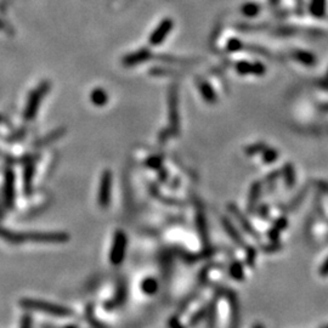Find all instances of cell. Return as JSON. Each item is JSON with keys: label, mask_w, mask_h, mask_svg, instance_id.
<instances>
[{"label": "cell", "mask_w": 328, "mask_h": 328, "mask_svg": "<svg viewBox=\"0 0 328 328\" xmlns=\"http://www.w3.org/2000/svg\"><path fill=\"white\" fill-rule=\"evenodd\" d=\"M21 304L23 308L31 309V310L42 311V313L50 314L56 317H70L72 315V310L65 308V306L53 304L49 302H43V300H34V299H24L22 300Z\"/></svg>", "instance_id": "obj_1"}, {"label": "cell", "mask_w": 328, "mask_h": 328, "mask_svg": "<svg viewBox=\"0 0 328 328\" xmlns=\"http://www.w3.org/2000/svg\"><path fill=\"white\" fill-rule=\"evenodd\" d=\"M18 243L24 241L44 243H65L70 241V235L66 232H35V234L20 235L17 234Z\"/></svg>", "instance_id": "obj_2"}, {"label": "cell", "mask_w": 328, "mask_h": 328, "mask_svg": "<svg viewBox=\"0 0 328 328\" xmlns=\"http://www.w3.org/2000/svg\"><path fill=\"white\" fill-rule=\"evenodd\" d=\"M128 237L124 231L118 230L114 234L113 243H112V249L109 253V260L113 265H120L125 258V251H127Z\"/></svg>", "instance_id": "obj_3"}, {"label": "cell", "mask_w": 328, "mask_h": 328, "mask_svg": "<svg viewBox=\"0 0 328 328\" xmlns=\"http://www.w3.org/2000/svg\"><path fill=\"white\" fill-rule=\"evenodd\" d=\"M112 195V173L111 170L106 169L101 175L100 185H98L97 192V203L102 209H106L111 203Z\"/></svg>", "instance_id": "obj_4"}, {"label": "cell", "mask_w": 328, "mask_h": 328, "mask_svg": "<svg viewBox=\"0 0 328 328\" xmlns=\"http://www.w3.org/2000/svg\"><path fill=\"white\" fill-rule=\"evenodd\" d=\"M174 27V22L171 18H164V20L156 27L155 31L152 32L151 37H150L149 42L152 46H158L164 42L166 37L169 35V33L171 32Z\"/></svg>", "instance_id": "obj_5"}, {"label": "cell", "mask_w": 328, "mask_h": 328, "mask_svg": "<svg viewBox=\"0 0 328 328\" xmlns=\"http://www.w3.org/2000/svg\"><path fill=\"white\" fill-rule=\"evenodd\" d=\"M49 87H50V84H49L48 82H45V83L40 84L39 87H38L37 90L33 91V94L31 95V98H29L28 106H27V109H26L27 118H33V117L35 116V113H37V111H38V107H39L40 101H42V98L45 96L46 92L49 91Z\"/></svg>", "instance_id": "obj_6"}, {"label": "cell", "mask_w": 328, "mask_h": 328, "mask_svg": "<svg viewBox=\"0 0 328 328\" xmlns=\"http://www.w3.org/2000/svg\"><path fill=\"white\" fill-rule=\"evenodd\" d=\"M179 96H177L176 87H170L169 94V120H170V130L174 133L179 130Z\"/></svg>", "instance_id": "obj_7"}, {"label": "cell", "mask_w": 328, "mask_h": 328, "mask_svg": "<svg viewBox=\"0 0 328 328\" xmlns=\"http://www.w3.org/2000/svg\"><path fill=\"white\" fill-rule=\"evenodd\" d=\"M152 53L150 49L147 48H141L139 50L134 51V53L125 55L122 60V64L124 67H135V66L141 65L142 62L147 61L149 59H151Z\"/></svg>", "instance_id": "obj_8"}, {"label": "cell", "mask_w": 328, "mask_h": 328, "mask_svg": "<svg viewBox=\"0 0 328 328\" xmlns=\"http://www.w3.org/2000/svg\"><path fill=\"white\" fill-rule=\"evenodd\" d=\"M229 210H230V213H231V214L237 219V221H239V223H240V225L242 226V229L245 230V231L247 232L248 235H250V236L254 237V239H255V240H259L260 235L258 234V231H256V230L254 229V226L251 225L250 221L245 217V214H243V213L241 212L240 208L237 207L236 204L230 203L229 204Z\"/></svg>", "instance_id": "obj_9"}, {"label": "cell", "mask_w": 328, "mask_h": 328, "mask_svg": "<svg viewBox=\"0 0 328 328\" xmlns=\"http://www.w3.org/2000/svg\"><path fill=\"white\" fill-rule=\"evenodd\" d=\"M311 239L315 241H324L328 239V220L326 218L324 219H315L313 223L310 224L309 228Z\"/></svg>", "instance_id": "obj_10"}, {"label": "cell", "mask_w": 328, "mask_h": 328, "mask_svg": "<svg viewBox=\"0 0 328 328\" xmlns=\"http://www.w3.org/2000/svg\"><path fill=\"white\" fill-rule=\"evenodd\" d=\"M221 223H223V226H224V229H225V231L228 232V235L231 237L232 241H234L235 243H237V245H239L240 247H242L245 250H247L248 248H249V246L245 242V240L242 239V236L240 235V232L237 231V229H235V226L232 225L231 221H230L229 219L223 218L221 219Z\"/></svg>", "instance_id": "obj_11"}, {"label": "cell", "mask_w": 328, "mask_h": 328, "mask_svg": "<svg viewBox=\"0 0 328 328\" xmlns=\"http://www.w3.org/2000/svg\"><path fill=\"white\" fill-rule=\"evenodd\" d=\"M226 297H228L230 303V311H231V327L230 328H239V302H237L236 295L231 291H226Z\"/></svg>", "instance_id": "obj_12"}, {"label": "cell", "mask_w": 328, "mask_h": 328, "mask_svg": "<svg viewBox=\"0 0 328 328\" xmlns=\"http://www.w3.org/2000/svg\"><path fill=\"white\" fill-rule=\"evenodd\" d=\"M236 71L240 75H261L264 72V67L260 64L241 61L236 65Z\"/></svg>", "instance_id": "obj_13"}, {"label": "cell", "mask_w": 328, "mask_h": 328, "mask_svg": "<svg viewBox=\"0 0 328 328\" xmlns=\"http://www.w3.org/2000/svg\"><path fill=\"white\" fill-rule=\"evenodd\" d=\"M261 190H262L261 182L256 181L251 185L249 190V196H248V204H247V209L249 213H254V209H256V203H258L259 197H260Z\"/></svg>", "instance_id": "obj_14"}, {"label": "cell", "mask_w": 328, "mask_h": 328, "mask_svg": "<svg viewBox=\"0 0 328 328\" xmlns=\"http://www.w3.org/2000/svg\"><path fill=\"white\" fill-rule=\"evenodd\" d=\"M196 223H197V228H198V232L199 236H201L202 242H203L204 246L208 247V230H207V220L204 218V213L201 208H198L196 214Z\"/></svg>", "instance_id": "obj_15"}, {"label": "cell", "mask_w": 328, "mask_h": 328, "mask_svg": "<svg viewBox=\"0 0 328 328\" xmlns=\"http://www.w3.org/2000/svg\"><path fill=\"white\" fill-rule=\"evenodd\" d=\"M90 100H91L92 105L96 107H102V106L107 105L108 102V95L105 89L102 87H95L90 94Z\"/></svg>", "instance_id": "obj_16"}, {"label": "cell", "mask_w": 328, "mask_h": 328, "mask_svg": "<svg viewBox=\"0 0 328 328\" xmlns=\"http://www.w3.org/2000/svg\"><path fill=\"white\" fill-rule=\"evenodd\" d=\"M199 91H201L202 97H203L208 103H215L217 95H215L213 87L210 86L207 82H201V83H199Z\"/></svg>", "instance_id": "obj_17"}, {"label": "cell", "mask_w": 328, "mask_h": 328, "mask_svg": "<svg viewBox=\"0 0 328 328\" xmlns=\"http://www.w3.org/2000/svg\"><path fill=\"white\" fill-rule=\"evenodd\" d=\"M230 275L234 280L236 281H243L246 278V273H245V267H243L242 262L239 260L232 261V264L230 265Z\"/></svg>", "instance_id": "obj_18"}, {"label": "cell", "mask_w": 328, "mask_h": 328, "mask_svg": "<svg viewBox=\"0 0 328 328\" xmlns=\"http://www.w3.org/2000/svg\"><path fill=\"white\" fill-rule=\"evenodd\" d=\"M141 289L145 294L147 295H153L157 293L158 291V282L156 278L149 277L144 281L141 284Z\"/></svg>", "instance_id": "obj_19"}, {"label": "cell", "mask_w": 328, "mask_h": 328, "mask_svg": "<svg viewBox=\"0 0 328 328\" xmlns=\"http://www.w3.org/2000/svg\"><path fill=\"white\" fill-rule=\"evenodd\" d=\"M65 133H66V130L64 129V128L55 130L51 134H49V135L44 139L43 142H40V145H42V146H45V145L50 144V142H54L55 140H57V139L62 138V136L65 135Z\"/></svg>", "instance_id": "obj_20"}, {"label": "cell", "mask_w": 328, "mask_h": 328, "mask_svg": "<svg viewBox=\"0 0 328 328\" xmlns=\"http://www.w3.org/2000/svg\"><path fill=\"white\" fill-rule=\"evenodd\" d=\"M261 153H262V161H264V163L275 162L276 158H277V156H278L277 152H276V150L265 149Z\"/></svg>", "instance_id": "obj_21"}, {"label": "cell", "mask_w": 328, "mask_h": 328, "mask_svg": "<svg viewBox=\"0 0 328 328\" xmlns=\"http://www.w3.org/2000/svg\"><path fill=\"white\" fill-rule=\"evenodd\" d=\"M146 165L151 169H156V170H160L161 166H162V158L158 157V156H153L150 157L146 161Z\"/></svg>", "instance_id": "obj_22"}, {"label": "cell", "mask_w": 328, "mask_h": 328, "mask_svg": "<svg viewBox=\"0 0 328 328\" xmlns=\"http://www.w3.org/2000/svg\"><path fill=\"white\" fill-rule=\"evenodd\" d=\"M266 149V146H265V145H262V144H255V145H251V146L249 147H247V149H246V153H247V155H255V153H260L264 151V150Z\"/></svg>", "instance_id": "obj_23"}, {"label": "cell", "mask_w": 328, "mask_h": 328, "mask_svg": "<svg viewBox=\"0 0 328 328\" xmlns=\"http://www.w3.org/2000/svg\"><path fill=\"white\" fill-rule=\"evenodd\" d=\"M242 11H243V13H245V15L254 16V15H256V13H258L259 7H258V5H256V4H246L245 6H243Z\"/></svg>", "instance_id": "obj_24"}, {"label": "cell", "mask_w": 328, "mask_h": 328, "mask_svg": "<svg viewBox=\"0 0 328 328\" xmlns=\"http://www.w3.org/2000/svg\"><path fill=\"white\" fill-rule=\"evenodd\" d=\"M206 313H207V311H206V309H202V310L199 311L198 314H196V315L193 316L192 319L190 320V326H191V327H193V326H195V325L198 324V322L201 321V320L203 319L204 316H206Z\"/></svg>", "instance_id": "obj_25"}, {"label": "cell", "mask_w": 328, "mask_h": 328, "mask_svg": "<svg viewBox=\"0 0 328 328\" xmlns=\"http://www.w3.org/2000/svg\"><path fill=\"white\" fill-rule=\"evenodd\" d=\"M319 275L321 276V277H327L328 276V256L325 259V261L320 265Z\"/></svg>", "instance_id": "obj_26"}, {"label": "cell", "mask_w": 328, "mask_h": 328, "mask_svg": "<svg viewBox=\"0 0 328 328\" xmlns=\"http://www.w3.org/2000/svg\"><path fill=\"white\" fill-rule=\"evenodd\" d=\"M241 48V43L236 39H231L228 44V50L229 51H236Z\"/></svg>", "instance_id": "obj_27"}, {"label": "cell", "mask_w": 328, "mask_h": 328, "mask_svg": "<svg viewBox=\"0 0 328 328\" xmlns=\"http://www.w3.org/2000/svg\"><path fill=\"white\" fill-rule=\"evenodd\" d=\"M169 326H170V328H185V327H182V325L180 324L179 320H177L176 317L170 319V321H169Z\"/></svg>", "instance_id": "obj_28"}, {"label": "cell", "mask_w": 328, "mask_h": 328, "mask_svg": "<svg viewBox=\"0 0 328 328\" xmlns=\"http://www.w3.org/2000/svg\"><path fill=\"white\" fill-rule=\"evenodd\" d=\"M22 328H31V320L28 317H26L23 321V325H22Z\"/></svg>", "instance_id": "obj_29"}, {"label": "cell", "mask_w": 328, "mask_h": 328, "mask_svg": "<svg viewBox=\"0 0 328 328\" xmlns=\"http://www.w3.org/2000/svg\"><path fill=\"white\" fill-rule=\"evenodd\" d=\"M253 328H265V326L262 324H259V322H258V324H254Z\"/></svg>", "instance_id": "obj_30"}, {"label": "cell", "mask_w": 328, "mask_h": 328, "mask_svg": "<svg viewBox=\"0 0 328 328\" xmlns=\"http://www.w3.org/2000/svg\"><path fill=\"white\" fill-rule=\"evenodd\" d=\"M325 328H328V326H327V327H325Z\"/></svg>", "instance_id": "obj_31"}]
</instances>
